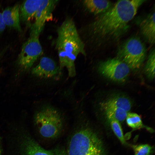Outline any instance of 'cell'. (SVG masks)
Here are the masks:
<instances>
[{
  "mask_svg": "<svg viewBox=\"0 0 155 155\" xmlns=\"http://www.w3.org/2000/svg\"><path fill=\"white\" fill-rule=\"evenodd\" d=\"M145 0L118 1L106 12L99 14L88 25L87 37L96 47L118 40L127 30L128 24Z\"/></svg>",
  "mask_w": 155,
  "mask_h": 155,
  "instance_id": "obj_1",
  "label": "cell"
},
{
  "mask_svg": "<svg viewBox=\"0 0 155 155\" xmlns=\"http://www.w3.org/2000/svg\"><path fill=\"white\" fill-rule=\"evenodd\" d=\"M85 44L72 19H65L57 30L56 47L61 70L65 68L69 76L76 75L75 61L78 55H86Z\"/></svg>",
  "mask_w": 155,
  "mask_h": 155,
  "instance_id": "obj_2",
  "label": "cell"
},
{
  "mask_svg": "<svg viewBox=\"0 0 155 155\" xmlns=\"http://www.w3.org/2000/svg\"><path fill=\"white\" fill-rule=\"evenodd\" d=\"M102 142L90 127L82 126L72 134L63 155H106Z\"/></svg>",
  "mask_w": 155,
  "mask_h": 155,
  "instance_id": "obj_3",
  "label": "cell"
},
{
  "mask_svg": "<svg viewBox=\"0 0 155 155\" xmlns=\"http://www.w3.org/2000/svg\"><path fill=\"white\" fill-rule=\"evenodd\" d=\"M34 122L40 135L47 139L57 138L63 128V120L60 113L50 106L44 107L36 114Z\"/></svg>",
  "mask_w": 155,
  "mask_h": 155,
  "instance_id": "obj_4",
  "label": "cell"
},
{
  "mask_svg": "<svg viewBox=\"0 0 155 155\" xmlns=\"http://www.w3.org/2000/svg\"><path fill=\"white\" fill-rule=\"evenodd\" d=\"M145 46L138 37H133L121 46L117 53V58L125 63L130 69H139L145 58Z\"/></svg>",
  "mask_w": 155,
  "mask_h": 155,
  "instance_id": "obj_5",
  "label": "cell"
},
{
  "mask_svg": "<svg viewBox=\"0 0 155 155\" xmlns=\"http://www.w3.org/2000/svg\"><path fill=\"white\" fill-rule=\"evenodd\" d=\"M39 36H30L23 44L18 59V63L22 69H29L42 53Z\"/></svg>",
  "mask_w": 155,
  "mask_h": 155,
  "instance_id": "obj_6",
  "label": "cell"
},
{
  "mask_svg": "<svg viewBox=\"0 0 155 155\" xmlns=\"http://www.w3.org/2000/svg\"><path fill=\"white\" fill-rule=\"evenodd\" d=\"M130 69L125 63L117 58L109 59L102 62L98 67V71L103 76L119 82L125 80Z\"/></svg>",
  "mask_w": 155,
  "mask_h": 155,
  "instance_id": "obj_7",
  "label": "cell"
},
{
  "mask_svg": "<svg viewBox=\"0 0 155 155\" xmlns=\"http://www.w3.org/2000/svg\"><path fill=\"white\" fill-rule=\"evenodd\" d=\"M57 0H43L35 16V21L31 25L30 36H39L46 22L52 18V12Z\"/></svg>",
  "mask_w": 155,
  "mask_h": 155,
  "instance_id": "obj_8",
  "label": "cell"
},
{
  "mask_svg": "<svg viewBox=\"0 0 155 155\" xmlns=\"http://www.w3.org/2000/svg\"><path fill=\"white\" fill-rule=\"evenodd\" d=\"M19 145L20 155H63V152L43 148L33 138L26 134L21 136Z\"/></svg>",
  "mask_w": 155,
  "mask_h": 155,
  "instance_id": "obj_9",
  "label": "cell"
},
{
  "mask_svg": "<svg viewBox=\"0 0 155 155\" xmlns=\"http://www.w3.org/2000/svg\"><path fill=\"white\" fill-rule=\"evenodd\" d=\"M61 71L59 66L51 58L44 57L41 58L38 65L33 68L32 73L42 78H55L60 76Z\"/></svg>",
  "mask_w": 155,
  "mask_h": 155,
  "instance_id": "obj_10",
  "label": "cell"
},
{
  "mask_svg": "<svg viewBox=\"0 0 155 155\" xmlns=\"http://www.w3.org/2000/svg\"><path fill=\"white\" fill-rule=\"evenodd\" d=\"M20 5L17 4L7 7L4 10L2 14L6 26L21 32L20 23Z\"/></svg>",
  "mask_w": 155,
  "mask_h": 155,
  "instance_id": "obj_11",
  "label": "cell"
},
{
  "mask_svg": "<svg viewBox=\"0 0 155 155\" xmlns=\"http://www.w3.org/2000/svg\"><path fill=\"white\" fill-rule=\"evenodd\" d=\"M43 0L24 1L20 6V20L24 22H29L34 18L36 13Z\"/></svg>",
  "mask_w": 155,
  "mask_h": 155,
  "instance_id": "obj_12",
  "label": "cell"
},
{
  "mask_svg": "<svg viewBox=\"0 0 155 155\" xmlns=\"http://www.w3.org/2000/svg\"><path fill=\"white\" fill-rule=\"evenodd\" d=\"M154 11L149 14L140 24L141 33L147 41L151 44L155 41Z\"/></svg>",
  "mask_w": 155,
  "mask_h": 155,
  "instance_id": "obj_13",
  "label": "cell"
},
{
  "mask_svg": "<svg viewBox=\"0 0 155 155\" xmlns=\"http://www.w3.org/2000/svg\"><path fill=\"white\" fill-rule=\"evenodd\" d=\"M83 3L90 12L98 15L106 11L113 5L111 2L107 0H86Z\"/></svg>",
  "mask_w": 155,
  "mask_h": 155,
  "instance_id": "obj_14",
  "label": "cell"
},
{
  "mask_svg": "<svg viewBox=\"0 0 155 155\" xmlns=\"http://www.w3.org/2000/svg\"><path fill=\"white\" fill-rule=\"evenodd\" d=\"M130 100L123 96L111 98L102 103L101 106L104 110L110 108H117L129 112L131 107Z\"/></svg>",
  "mask_w": 155,
  "mask_h": 155,
  "instance_id": "obj_15",
  "label": "cell"
},
{
  "mask_svg": "<svg viewBox=\"0 0 155 155\" xmlns=\"http://www.w3.org/2000/svg\"><path fill=\"white\" fill-rule=\"evenodd\" d=\"M104 110L108 120L115 119L120 123L126 119L129 113L123 110L117 108H108Z\"/></svg>",
  "mask_w": 155,
  "mask_h": 155,
  "instance_id": "obj_16",
  "label": "cell"
},
{
  "mask_svg": "<svg viewBox=\"0 0 155 155\" xmlns=\"http://www.w3.org/2000/svg\"><path fill=\"white\" fill-rule=\"evenodd\" d=\"M155 49L151 51L145 68V72L148 77L151 79L154 77L155 67Z\"/></svg>",
  "mask_w": 155,
  "mask_h": 155,
  "instance_id": "obj_17",
  "label": "cell"
},
{
  "mask_svg": "<svg viewBox=\"0 0 155 155\" xmlns=\"http://www.w3.org/2000/svg\"><path fill=\"white\" fill-rule=\"evenodd\" d=\"M126 119L127 125L132 128H137L142 126L141 117L136 113H128Z\"/></svg>",
  "mask_w": 155,
  "mask_h": 155,
  "instance_id": "obj_18",
  "label": "cell"
},
{
  "mask_svg": "<svg viewBox=\"0 0 155 155\" xmlns=\"http://www.w3.org/2000/svg\"><path fill=\"white\" fill-rule=\"evenodd\" d=\"M109 120L111 128L115 135L121 143L125 144L126 142L123 135L120 123L115 119H111Z\"/></svg>",
  "mask_w": 155,
  "mask_h": 155,
  "instance_id": "obj_19",
  "label": "cell"
},
{
  "mask_svg": "<svg viewBox=\"0 0 155 155\" xmlns=\"http://www.w3.org/2000/svg\"><path fill=\"white\" fill-rule=\"evenodd\" d=\"M134 155H150L152 148L148 144L134 145L133 146Z\"/></svg>",
  "mask_w": 155,
  "mask_h": 155,
  "instance_id": "obj_20",
  "label": "cell"
},
{
  "mask_svg": "<svg viewBox=\"0 0 155 155\" xmlns=\"http://www.w3.org/2000/svg\"><path fill=\"white\" fill-rule=\"evenodd\" d=\"M5 26L3 18L2 13L0 12V34L5 30Z\"/></svg>",
  "mask_w": 155,
  "mask_h": 155,
  "instance_id": "obj_21",
  "label": "cell"
},
{
  "mask_svg": "<svg viewBox=\"0 0 155 155\" xmlns=\"http://www.w3.org/2000/svg\"><path fill=\"white\" fill-rule=\"evenodd\" d=\"M1 148L0 145V155H1Z\"/></svg>",
  "mask_w": 155,
  "mask_h": 155,
  "instance_id": "obj_22",
  "label": "cell"
}]
</instances>
